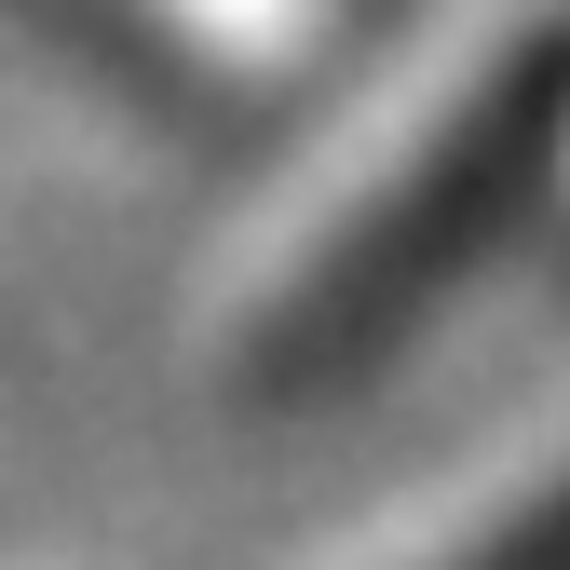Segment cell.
Returning <instances> with one entry per match:
<instances>
[{
    "instance_id": "2",
    "label": "cell",
    "mask_w": 570,
    "mask_h": 570,
    "mask_svg": "<svg viewBox=\"0 0 570 570\" xmlns=\"http://www.w3.org/2000/svg\"><path fill=\"white\" fill-rule=\"evenodd\" d=\"M68 28H96L122 68L190 96H285L367 28V0H55Z\"/></svg>"
},
{
    "instance_id": "3",
    "label": "cell",
    "mask_w": 570,
    "mask_h": 570,
    "mask_svg": "<svg viewBox=\"0 0 570 570\" xmlns=\"http://www.w3.org/2000/svg\"><path fill=\"white\" fill-rule=\"evenodd\" d=\"M367 570H570V462L462 489V503H435L421 530H394Z\"/></svg>"
},
{
    "instance_id": "4",
    "label": "cell",
    "mask_w": 570,
    "mask_h": 570,
    "mask_svg": "<svg viewBox=\"0 0 570 570\" xmlns=\"http://www.w3.org/2000/svg\"><path fill=\"white\" fill-rule=\"evenodd\" d=\"M543 204L570 218V96H557V136H543Z\"/></svg>"
},
{
    "instance_id": "1",
    "label": "cell",
    "mask_w": 570,
    "mask_h": 570,
    "mask_svg": "<svg viewBox=\"0 0 570 570\" xmlns=\"http://www.w3.org/2000/svg\"><path fill=\"white\" fill-rule=\"evenodd\" d=\"M557 96H570V28H503V41L449 55L435 96L313 204L299 245L272 258V285L245 299V381L326 394L353 367H381L394 326L543 190Z\"/></svg>"
}]
</instances>
